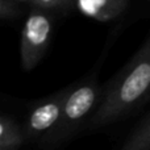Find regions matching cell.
Segmentation results:
<instances>
[{"mask_svg":"<svg viewBox=\"0 0 150 150\" xmlns=\"http://www.w3.org/2000/svg\"><path fill=\"white\" fill-rule=\"evenodd\" d=\"M30 4L46 11L67 12L69 9L75 7V0H32Z\"/></svg>","mask_w":150,"mask_h":150,"instance_id":"ba28073f","label":"cell"},{"mask_svg":"<svg viewBox=\"0 0 150 150\" xmlns=\"http://www.w3.org/2000/svg\"><path fill=\"white\" fill-rule=\"evenodd\" d=\"M26 141L24 125L15 117L3 115L0 117V150H20Z\"/></svg>","mask_w":150,"mask_h":150,"instance_id":"8992f818","label":"cell"},{"mask_svg":"<svg viewBox=\"0 0 150 150\" xmlns=\"http://www.w3.org/2000/svg\"><path fill=\"white\" fill-rule=\"evenodd\" d=\"M149 100H150V96H149Z\"/></svg>","mask_w":150,"mask_h":150,"instance_id":"8fae6325","label":"cell"},{"mask_svg":"<svg viewBox=\"0 0 150 150\" xmlns=\"http://www.w3.org/2000/svg\"><path fill=\"white\" fill-rule=\"evenodd\" d=\"M103 96V88L99 84L96 75H90L70 86L61 119L55 129L40 141L41 150H55L71 140L92 117Z\"/></svg>","mask_w":150,"mask_h":150,"instance_id":"7a4b0ae2","label":"cell"},{"mask_svg":"<svg viewBox=\"0 0 150 150\" xmlns=\"http://www.w3.org/2000/svg\"><path fill=\"white\" fill-rule=\"evenodd\" d=\"M129 0H75V8L86 17L108 23L127 11Z\"/></svg>","mask_w":150,"mask_h":150,"instance_id":"5b68a950","label":"cell"},{"mask_svg":"<svg viewBox=\"0 0 150 150\" xmlns=\"http://www.w3.org/2000/svg\"><path fill=\"white\" fill-rule=\"evenodd\" d=\"M150 96V36L130 61L103 88L101 101L90 119L88 129L108 127L129 115Z\"/></svg>","mask_w":150,"mask_h":150,"instance_id":"6da1fadb","label":"cell"},{"mask_svg":"<svg viewBox=\"0 0 150 150\" xmlns=\"http://www.w3.org/2000/svg\"><path fill=\"white\" fill-rule=\"evenodd\" d=\"M53 17L50 11L33 7L26 17L20 40V63L32 71L45 57L53 38Z\"/></svg>","mask_w":150,"mask_h":150,"instance_id":"3957f363","label":"cell"},{"mask_svg":"<svg viewBox=\"0 0 150 150\" xmlns=\"http://www.w3.org/2000/svg\"><path fill=\"white\" fill-rule=\"evenodd\" d=\"M17 0H0V17L3 20H11L18 15Z\"/></svg>","mask_w":150,"mask_h":150,"instance_id":"9c48e42d","label":"cell"},{"mask_svg":"<svg viewBox=\"0 0 150 150\" xmlns=\"http://www.w3.org/2000/svg\"><path fill=\"white\" fill-rule=\"evenodd\" d=\"M17 1H20V3H29V4H30L32 0H17Z\"/></svg>","mask_w":150,"mask_h":150,"instance_id":"30bf717a","label":"cell"},{"mask_svg":"<svg viewBox=\"0 0 150 150\" xmlns=\"http://www.w3.org/2000/svg\"><path fill=\"white\" fill-rule=\"evenodd\" d=\"M70 86L49 95L33 104L30 111L28 112L24 130H25L26 141H42L55 129L61 119L63 108V101L66 99Z\"/></svg>","mask_w":150,"mask_h":150,"instance_id":"277c9868","label":"cell"},{"mask_svg":"<svg viewBox=\"0 0 150 150\" xmlns=\"http://www.w3.org/2000/svg\"><path fill=\"white\" fill-rule=\"evenodd\" d=\"M120 150H150V115L133 130Z\"/></svg>","mask_w":150,"mask_h":150,"instance_id":"52a82bcc","label":"cell"}]
</instances>
